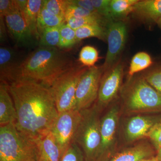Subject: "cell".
<instances>
[{"mask_svg": "<svg viewBox=\"0 0 161 161\" xmlns=\"http://www.w3.org/2000/svg\"><path fill=\"white\" fill-rule=\"evenodd\" d=\"M16 110L17 130L36 143L49 134L59 112L49 87L27 80L8 85Z\"/></svg>", "mask_w": 161, "mask_h": 161, "instance_id": "obj_1", "label": "cell"}, {"mask_svg": "<svg viewBox=\"0 0 161 161\" xmlns=\"http://www.w3.org/2000/svg\"><path fill=\"white\" fill-rule=\"evenodd\" d=\"M74 65L70 56L58 47H40L23 60L16 80H32L49 87Z\"/></svg>", "mask_w": 161, "mask_h": 161, "instance_id": "obj_2", "label": "cell"}, {"mask_svg": "<svg viewBox=\"0 0 161 161\" xmlns=\"http://www.w3.org/2000/svg\"><path fill=\"white\" fill-rule=\"evenodd\" d=\"M125 111L129 113L161 111V94L144 77L132 78L121 91Z\"/></svg>", "mask_w": 161, "mask_h": 161, "instance_id": "obj_3", "label": "cell"}, {"mask_svg": "<svg viewBox=\"0 0 161 161\" xmlns=\"http://www.w3.org/2000/svg\"><path fill=\"white\" fill-rule=\"evenodd\" d=\"M0 161H38L37 144L14 124L1 126Z\"/></svg>", "mask_w": 161, "mask_h": 161, "instance_id": "obj_4", "label": "cell"}, {"mask_svg": "<svg viewBox=\"0 0 161 161\" xmlns=\"http://www.w3.org/2000/svg\"><path fill=\"white\" fill-rule=\"evenodd\" d=\"M100 111L95 104L80 111L81 119L74 142L83 151L86 161L98 160L101 144Z\"/></svg>", "mask_w": 161, "mask_h": 161, "instance_id": "obj_5", "label": "cell"}, {"mask_svg": "<svg viewBox=\"0 0 161 161\" xmlns=\"http://www.w3.org/2000/svg\"><path fill=\"white\" fill-rule=\"evenodd\" d=\"M89 68L74 65L49 87L58 112L76 109V93L79 80Z\"/></svg>", "mask_w": 161, "mask_h": 161, "instance_id": "obj_6", "label": "cell"}, {"mask_svg": "<svg viewBox=\"0 0 161 161\" xmlns=\"http://www.w3.org/2000/svg\"><path fill=\"white\" fill-rule=\"evenodd\" d=\"M103 73L102 66H95L89 68L82 75L76 90V110L81 111L89 108L97 100Z\"/></svg>", "mask_w": 161, "mask_h": 161, "instance_id": "obj_7", "label": "cell"}, {"mask_svg": "<svg viewBox=\"0 0 161 161\" xmlns=\"http://www.w3.org/2000/svg\"><path fill=\"white\" fill-rule=\"evenodd\" d=\"M119 114V108L114 106L101 119V144L97 161H106L115 154Z\"/></svg>", "mask_w": 161, "mask_h": 161, "instance_id": "obj_8", "label": "cell"}, {"mask_svg": "<svg viewBox=\"0 0 161 161\" xmlns=\"http://www.w3.org/2000/svg\"><path fill=\"white\" fill-rule=\"evenodd\" d=\"M81 119V112L76 109L59 113L51 133L61 150V154L74 142Z\"/></svg>", "mask_w": 161, "mask_h": 161, "instance_id": "obj_9", "label": "cell"}, {"mask_svg": "<svg viewBox=\"0 0 161 161\" xmlns=\"http://www.w3.org/2000/svg\"><path fill=\"white\" fill-rule=\"evenodd\" d=\"M108 49L104 63L103 71L109 69L118 61L117 59L125 47L128 36V30L123 21H110L106 25Z\"/></svg>", "mask_w": 161, "mask_h": 161, "instance_id": "obj_10", "label": "cell"}, {"mask_svg": "<svg viewBox=\"0 0 161 161\" xmlns=\"http://www.w3.org/2000/svg\"><path fill=\"white\" fill-rule=\"evenodd\" d=\"M124 69L120 60L104 72L101 80L96 105L101 110L116 97L120 90Z\"/></svg>", "mask_w": 161, "mask_h": 161, "instance_id": "obj_11", "label": "cell"}, {"mask_svg": "<svg viewBox=\"0 0 161 161\" xmlns=\"http://www.w3.org/2000/svg\"><path fill=\"white\" fill-rule=\"evenodd\" d=\"M6 27L16 45L21 47H30L34 45L35 40L23 14L19 11L4 17Z\"/></svg>", "mask_w": 161, "mask_h": 161, "instance_id": "obj_12", "label": "cell"}, {"mask_svg": "<svg viewBox=\"0 0 161 161\" xmlns=\"http://www.w3.org/2000/svg\"><path fill=\"white\" fill-rule=\"evenodd\" d=\"M22 61H20L19 60V55L15 50L8 47L1 46L0 47L1 82H5L8 85L15 81L18 70Z\"/></svg>", "mask_w": 161, "mask_h": 161, "instance_id": "obj_13", "label": "cell"}, {"mask_svg": "<svg viewBox=\"0 0 161 161\" xmlns=\"http://www.w3.org/2000/svg\"><path fill=\"white\" fill-rule=\"evenodd\" d=\"M159 120L155 117L147 115H137L130 118L125 126L127 142H132L147 136L152 127Z\"/></svg>", "mask_w": 161, "mask_h": 161, "instance_id": "obj_14", "label": "cell"}, {"mask_svg": "<svg viewBox=\"0 0 161 161\" xmlns=\"http://www.w3.org/2000/svg\"><path fill=\"white\" fill-rule=\"evenodd\" d=\"M154 156L153 147L143 142L115 153L105 161H140Z\"/></svg>", "mask_w": 161, "mask_h": 161, "instance_id": "obj_15", "label": "cell"}, {"mask_svg": "<svg viewBox=\"0 0 161 161\" xmlns=\"http://www.w3.org/2000/svg\"><path fill=\"white\" fill-rule=\"evenodd\" d=\"M17 119L16 110L10 93L8 84H0V125L16 123Z\"/></svg>", "mask_w": 161, "mask_h": 161, "instance_id": "obj_16", "label": "cell"}, {"mask_svg": "<svg viewBox=\"0 0 161 161\" xmlns=\"http://www.w3.org/2000/svg\"><path fill=\"white\" fill-rule=\"evenodd\" d=\"M38 161H60L61 152L51 132L36 142Z\"/></svg>", "mask_w": 161, "mask_h": 161, "instance_id": "obj_17", "label": "cell"}, {"mask_svg": "<svg viewBox=\"0 0 161 161\" xmlns=\"http://www.w3.org/2000/svg\"><path fill=\"white\" fill-rule=\"evenodd\" d=\"M132 12L144 19L157 22L161 18V0L138 1Z\"/></svg>", "mask_w": 161, "mask_h": 161, "instance_id": "obj_18", "label": "cell"}, {"mask_svg": "<svg viewBox=\"0 0 161 161\" xmlns=\"http://www.w3.org/2000/svg\"><path fill=\"white\" fill-rule=\"evenodd\" d=\"M43 2L42 0H28L26 8L22 13L33 35L38 40L40 38L37 26L38 18Z\"/></svg>", "mask_w": 161, "mask_h": 161, "instance_id": "obj_19", "label": "cell"}, {"mask_svg": "<svg viewBox=\"0 0 161 161\" xmlns=\"http://www.w3.org/2000/svg\"><path fill=\"white\" fill-rule=\"evenodd\" d=\"M138 0H111L110 11L113 21H119L130 13L132 12L133 6Z\"/></svg>", "mask_w": 161, "mask_h": 161, "instance_id": "obj_20", "label": "cell"}, {"mask_svg": "<svg viewBox=\"0 0 161 161\" xmlns=\"http://www.w3.org/2000/svg\"><path fill=\"white\" fill-rule=\"evenodd\" d=\"M65 22L64 19L52 14L42 5L38 16L37 25L39 35L46 28L60 27Z\"/></svg>", "mask_w": 161, "mask_h": 161, "instance_id": "obj_21", "label": "cell"}, {"mask_svg": "<svg viewBox=\"0 0 161 161\" xmlns=\"http://www.w3.org/2000/svg\"><path fill=\"white\" fill-rule=\"evenodd\" d=\"M102 25H87L76 30V36L78 42L86 38L95 37L100 40L107 39L106 27Z\"/></svg>", "mask_w": 161, "mask_h": 161, "instance_id": "obj_22", "label": "cell"}, {"mask_svg": "<svg viewBox=\"0 0 161 161\" xmlns=\"http://www.w3.org/2000/svg\"><path fill=\"white\" fill-rule=\"evenodd\" d=\"M152 63V58L149 54L144 52H138L131 60L129 75L132 77L136 73L147 69Z\"/></svg>", "mask_w": 161, "mask_h": 161, "instance_id": "obj_23", "label": "cell"}, {"mask_svg": "<svg viewBox=\"0 0 161 161\" xmlns=\"http://www.w3.org/2000/svg\"><path fill=\"white\" fill-rule=\"evenodd\" d=\"M108 22L100 15L95 14L84 17L71 18L65 22L70 27L76 30L82 26L94 24L106 26Z\"/></svg>", "mask_w": 161, "mask_h": 161, "instance_id": "obj_24", "label": "cell"}, {"mask_svg": "<svg viewBox=\"0 0 161 161\" xmlns=\"http://www.w3.org/2000/svg\"><path fill=\"white\" fill-rule=\"evenodd\" d=\"M60 27H50L43 30L40 34V47H59L60 45Z\"/></svg>", "mask_w": 161, "mask_h": 161, "instance_id": "obj_25", "label": "cell"}, {"mask_svg": "<svg viewBox=\"0 0 161 161\" xmlns=\"http://www.w3.org/2000/svg\"><path fill=\"white\" fill-rule=\"evenodd\" d=\"M60 42L59 48L67 49L75 45L78 41L76 36V31L70 27L66 22L60 27Z\"/></svg>", "mask_w": 161, "mask_h": 161, "instance_id": "obj_26", "label": "cell"}, {"mask_svg": "<svg viewBox=\"0 0 161 161\" xmlns=\"http://www.w3.org/2000/svg\"><path fill=\"white\" fill-rule=\"evenodd\" d=\"M99 59L97 49L93 46L86 45L80 50L79 60L83 66L88 68L95 66V64Z\"/></svg>", "mask_w": 161, "mask_h": 161, "instance_id": "obj_27", "label": "cell"}, {"mask_svg": "<svg viewBox=\"0 0 161 161\" xmlns=\"http://www.w3.org/2000/svg\"><path fill=\"white\" fill-rule=\"evenodd\" d=\"M69 0H45L43 6L52 14L64 19Z\"/></svg>", "mask_w": 161, "mask_h": 161, "instance_id": "obj_28", "label": "cell"}, {"mask_svg": "<svg viewBox=\"0 0 161 161\" xmlns=\"http://www.w3.org/2000/svg\"><path fill=\"white\" fill-rule=\"evenodd\" d=\"M60 161H86L83 151L73 142L61 154Z\"/></svg>", "mask_w": 161, "mask_h": 161, "instance_id": "obj_29", "label": "cell"}, {"mask_svg": "<svg viewBox=\"0 0 161 161\" xmlns=\"http://www.w3.org/2000/svg\"><path fill=\"white\" fill-rule=\"evenodd\" d=\"M69 3L68 6L67 7L64 16L65 22L71 18L84 17L98 14L97 13L91 12L79 6L73 5L70 3V0H69Z\"/></svg>", "mask_w": 161, "mask_h": 161, "instance_id": "obj_30", "label": "cell"}, {"mask_svg": "<svg viewBox=\"0 0 161 161\" xmlns=\"http://www.w3.org/2000/svg\"><path fill=\"white\" fill-rule=\"evenodd\" d=\"M111 0H92L93 6L98 14L108 21H113L110 11Z\"/></svg>", "mask_w": 161, "mask_h": 161, "instance_id": "obj_31", "label": "cell"}, {"mask_svg": "<svg viewBox=\"0 0 161 161\" xmlns=\"http://www.w3.org/2000/svg\"><path fill=\"white\" fill-rule=\"evenodd\" d=\"M144 77L151 86L161 94V66L148 72Z\"/></svg>", "mask_w": 161, "mask_h": 161, "instance_id": "obj_32", "label": "cell"}, {"mask_svg": "<svg viewBox=\"0 0 161 161\" xmlns=\"http://www.w3.org/2000/svg\"><path fill=\"white\" fill-rule=\"evenodd\" d=\"M147 136L150 138L155 150H158L161 147V120L152 127Z\"/></svg>", "mask_w": 161, "mask_h": 161, "instance_id": "obj_33", "label": "cell"}, {"mask_svg": "<svg viewBox=\"0 0 161 161\" xmlns=\"http://www.w3.org/2000/svg\"><path fill=\"white\" fill-rule=\"evenodd\" d=\"M19 11L16 0H0V16Z\"/></svg>", "mask_w": 161, "mask_h": 161, "instance_id": "obj_34", "label": "cell"}, {"mask_svg": "<svg viewBox=\"0 0 161 161\" xmlns=\"http://www.w3.org/2000/svg\"><path fill=\"white\" fill-rule=\"evenodd\" d=\"M70 2L72 4L81 7L88 11L97 13L92 0H70Z\"/></svg>", "mask_w": 161, "mask_h": 161, "instance_id": "obj_35", "label": "cell"}, {"mask_svg": "<svg viewBox=\"0 0 161 161\" xmlns=\"http://www.w3.org/2000/svg\"><path fill=\"white\" fill-rule=\"evenodd\" d=\"M6 28H7V27L4 17L0 16V39L1 43L6 42L7 39Z\"/></svg>", "mask_w": 161, "mask_h": 161, "instance_id": "obj_36", "label": "cell"}, {"mask_svg": "<svg viewBox=\"0 0 161 161\" xmlns=\"http://www.w3.org/2000/svg\"><path fill=\"white\" fill-rule=\"evenodd\" d=\"M16 1L19 10L20 12L22 13L23 10L26 8L27 3H28V0H16Z\"/></svg>", "mask_w": 161, "mask_h": 161, "instance_id": "obj_37", "label": "cell"}, {"mask_svg": "<svg viewBox=\"0 0 161 161\" xmlns=\"http://www.w3.org/2000/svg\"><path fill=\"white\" fill-rule=\"evenodd\" d=\"M140 161H159L158 158H157L156 156L152 157L149 158L144 159Z\"/></svg>", "mask_w": 161, "mask_h": 161, "instance_id": "obj_38", "label": "cell"}, {"mask_svg": "<svg viewBox=\"0 0 161 161\" xmlns=\"http://www.w3.org/2000/svg\"><path fill=\"white\" fill-rule=\"evenodd\" d=\"M157 153L156 156L159 161H161V147L158 150H157Z\"/></svg>", "mask_w": 161, "mask_h": 161, "instance_id": "obj_39", "label": "cell"}, {"mask_svg": "<svg viewBox=\"0 0 161 161\" xmlns=\"http://www.w3.org/2000/svg\"><path fill=\"white\" fill-rule=\"evenodd\" d=\"M157 23L158 24V25L159 26H160L161 27V18H160L158 20L157 22Z\"/></svg>", "mask_w": 161, "mask_h": 161, "instance_id": "obj_40", "label": "cell"}]
</instances>
